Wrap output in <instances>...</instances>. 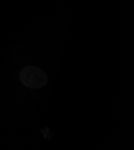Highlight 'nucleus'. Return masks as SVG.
<instances>
[{"mask_svg":"<svg viewBox=\"0 0 134 150\" xmlns=\"http://www.w3.org/2000/svg\"><path fill=\"white\" fill-rule=\"evenodd\" d=\"M19 80L23 85L33 89L42 88L47 85L48 81L45 72L34 66L24 68L20 72Z\"/></svg>","mask_w":134,"mask_h":150,"instance_id":"nucleus-1","label":"nucleus"}]
</instances>
